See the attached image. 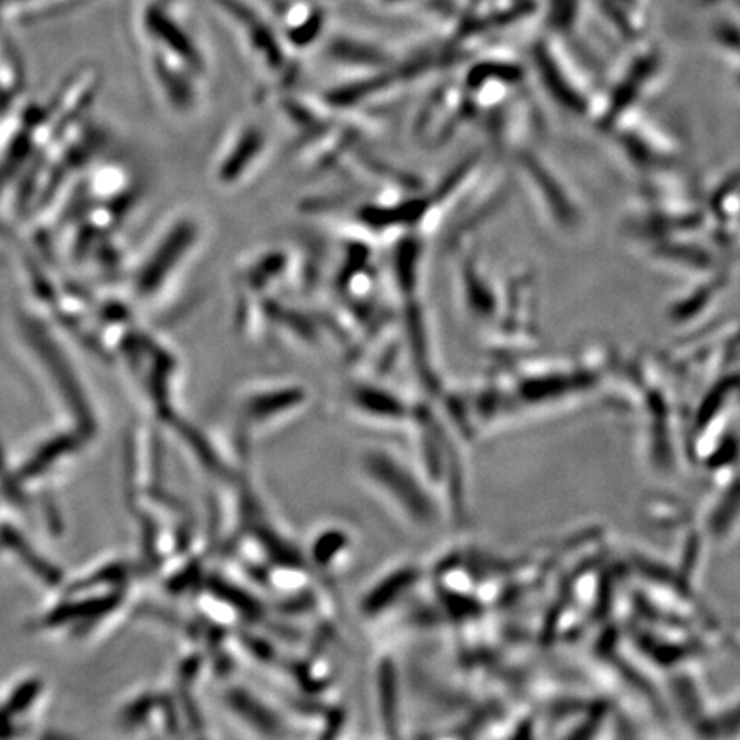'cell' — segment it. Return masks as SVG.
Masks as SVG:
<instances>
[{
  "label": "cell",
  "mask_w": 740,
  "mask_h": 740,
  "mask_svg": "<svg viewBox=\"0 0 740 740\" xmlns=\"http://www.w3.org/2000/svg\"><path fill=\"white\" fill-rule=\"evenodd\" d=\"M206 240L199 211L180 208L163 221L136 264L132 292L142 306H157L188 273Z\"/></svg>",
  "instance_id": "obj_1"
},
{
  "label": "cell",
  "mask_w": 740,
  "mask_h": 740,
  "mask_svg": "<svg viewBox=\"0 0 740 740\" xmlns=\"http://www.w3.org/2000/svg\"><path fill=\"white\" fill-rule=\"evenodd\" d=\"M270 134L258 120L246 119L236 123L220 147L211 164V180L221 191L246 186L261 170L270 153Z\"/></svg>",
  "instance_id": "obj_2"
}]
</instances>
